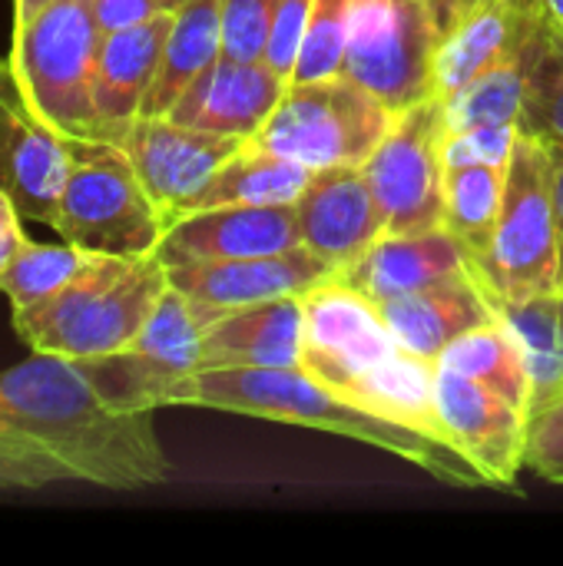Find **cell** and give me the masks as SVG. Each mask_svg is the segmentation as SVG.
Instances as JSON below:
<instances>
[{
    "label": "cell",
    "mask_w": 563,
    "mask_h": 566,
    "mask_svg": "<svg viewBox=\"0 0 563 566\" xmlns=\"http://www.w3.org/2000/svg\"><path fill=\"white\" fill-rule=\"evenodd\" d=\"M169 478L153 411L110 401L80 361L33 352L0 371V488L143 491Z\"/></svg>",
    "instance_id": "cell-1"
},
{
    "label": "cell",
    "mask_w": 563,
    "mask_h": 566,
    "mask_svg": "<svg viewBox=\"0 0 563 566\" xmlns=\"http://www.w3.org/2000/svg\"><path fill=\"white\" fill-rule=\"evenodd\" d=\"M212 408L262 421L329 431L388 451L448 488H491L488 478L448 441L382 418L329 391L302 368H199L169 395V408Z\"/></svg>",
    "instance_id": "cell-2"
},
{
    "label": "cell",
    "mask_w": 563,
    "mask_h": 566,
    "mask_svg": "<svg viewBox=\"0 0 563 566\" xmlns=\"http://www.w3.org/2000/svg\"><path fill=\"white\" fill-rule=\"evenodd\" d=\"M302 371L365 411L448 441L435 401V365L411 355L378 305L338 275L305 295Z\"/></svg>",
    "instance_id": "cell-3"
},
{
    "label": "cell",
    "mask_w": 563,
    "mask_h": 566,
    "mask_svg": "<svg viewBox=\"0 0 563 566\" xmlns=\"http://www.w3.org/2000/svg\"><path fill=\"white\" fill-rule=\"evenodd\" d=\"M169 269L153 255H100L46 302L17 312L13 328L30 352L70 361H93L123 352L146 328L163 292Z\"/></svg>",
    "instance_id": "cell-4"
},
{
    "label": "cell",
    "mask_w": 563,
    "mask_h": 566,
    "mask_svg": "<svg viewBox=\"0 0 563 566\" xmlns=\"http://www.w3.org/2000/svg\"><path fill=\"white\" fill-rule=\"evenodd\" d=\"M50 229L86 252L153 255L166 219L119 143L70 136L66 176Z\"/></svg>",
    "instance_id": "cell-5"
},
{
    "label": "cell",
    "mask_w": 563,
    "mask_h": 566,
    "mask_svg": "<svg viewBox=\"0 0 563 566\" xmlns=\"http://www.w3.org/2000/svg\"><path fill=\"white\" fill-rule=\"evenodd\" d=\"M103 33L93 0H50L13 30L10 63L33 109L63 136L100 139L93 83Z\"/></svg>",
    "instance_id": "cell-6"
},
{
    "label": "cell",
    "mask_w": 563,
    "mask_h": 566,
    "mask_svg": "<svg viewBox=\"0 0 563 566\" xmlns=\"http://www.w3.org/2000/svg\"><path fill=\"white\" fill-rule=\"evenodd\" d=\"M395 113L352 76L292 80L249 139L259 149L305 163L309 169L362 166L385 139Z\"/></svg>",
    "instance_id": "cell-7"
},
{
    "label": "cell",
    "mask_w": 563,
    "mask_h": 566,
    "mask_svg": "<svg viewBox=\"0 0 563 566\" xmlns=\"http://www.w3.org/2000/svg\"><path fill=\"white\" fill-rule=\"evenodd\" d=\"M491 295L521 298L561 292L554 156L538 136L521 133L504 176V199L488 259L478 265Z\"/></svg>",
    "instance_id": "cell-8"
},
{
    "label": "cell",
    "mask_w": 563,
    "mask_h": 566,
    "mask_svg": "<svg viewBox=\"0 0 563 566\" xmlns=\"http://www.w3.org/2000/svg\"><path fill=\"white\" fill-rule=\"evenodd\" d=\"M219 315L226 312L169 285L133 345L106 358L80 361V368L110 401L123 408H169L176 385L202 368V338Z\"/></svg>",
    "instance_id": "cell-9"
},
{
    "label": "cell",
    "mask_w": 563,
    "mask_h": 566,
    "mask_svg": "<svg viewBox=\"0 0 563 566\" xmlns=\"http://www.w3.org/2000/svg\"><path fill=\"white\" fill-rule=\"evenodd\" d=\"M438 43L428 0H358L342 73L402 113L435 96Z\"/></svg>",
    "instance_id": "cell-10"
},
{
    "label": "cell",
    "mask_w": 563,
    "mask_h": 566,
    "mask_svg": "<svg viewBox=\"0 0 563 566\" xmlns=\"http://www.w3.org/2000/svg\"><path fill=\"white\" fill-rule=\"evenodd\" d=\"M385 212L388 232H425L445 226V113L428 96L395 113L385 139L362 163Z\"/></svg>",
    "instance_id": "cell-11"
},
{
    "label": "cell",
    "mask_w": 563,
    "mask_h": 566,
    "mask_svg": "<svg viewBox=\"0 0 563 566\" xmlns=\"http://www.w3.org/2000/svg\"><path fill=\"white\" fill-rule=\"evenodd\" d=\"M246 143L239 136L183 126L169 116H139L119 139L166 226L189 212L192 199Z\"/></svg>",
    "instance_id": "cell-12"
},
{
    "label": "cell",
    "mask_w": 563,
    "mask_h": 566,
    "mask_svg": "<svg viewBox=\"0 0 563 566\" xmlns=\"http://www.w3.org/2000/svg\"><path fill=\"white\" fill-rule=\"evenodd\" d=\"M435 401L445 438L488 478L494 491H514L524 468L528 411L488 385L435 365Z\"/></svg>",
    "instance_id": "cell-13"
},
{
    "label": "cell",
    "mask_w": 563,
    "mask_h": 566,
    "mask_svg": "<svg viewBox=\"0 0 563 566\" xmlns=\"http://www.w3.org/2000/svg\"><path fill=\"white\" fill-rule=\"evenodd\" d=\"M66 139L33 109L13 63L0 56V186L27 222L53 226L66 176Z\"/></svg>",
    "instance_id": "cell-14"
},
{
    "label": "cell",
    "mask_w": 563,
    "mask_h": 566,
    "mask_svg": "<svg viewBox=\"0 0 563 566\" xmlns=\"http://www.w3.org/2000/svg\"><path fill=\"white\" fill-rule=\"evenodd\" d=\"M302 245L295 202L292 206H212L173 219L156 255L166 269L192 262H226L289 252Z\"/></svg>",
    "instance_id": "cell-15"
},
{
    "label": "cell",
    "mask_w": 563,
    "mask_h": 566,
    "mask_svg": "<svg viewBox=\"0 0 563 566\" xmlns=\"http://www.w3.org/2000/svg\"><path fill=\"white\" fill-rule=\"evenodd\" d=\"M335 275L338 269L332 262H325L305 245H295L289 252L252 255V259L173 265L169 285H176L179 292H186L202 305L232 312L259 302L305 298L312 289L332 282Z\"/></svg>",
    "instance_id": "cell-16"
},
{
    "label": "cell",
    "mask_w": 563,
    "mask_h": 566,
    "mask_svg": "<svg viewBox=\"0 0 563 566\" xmlns=\"http://www.w3.org/2000/svg\"><path fill=\"white\" fill-rule=\"evenodd\" d=\"M295 216L302 245L338 272L388 232L362 166L315 169L305 192L295 199Z\"/></svg>",
    "instance_id": "cell-17"
},
{
    "label": "cell",
    "mask_w": 563,
    "mask_h": 566,
    "mask_svg": "<svg viewBox=\"0 0 563 566\" xmlns=\"http://www.w3.org/2000/svg\"><path fill=\"white\" fill-rule=\"evenodd\" d=\"M544 17V0H475L438 43L435 96L445 99L484 70L521 60Z\"/></svg>",
    "instance_id": "cell-18"
},
{
    "label": "cell",
    "mask_w": 563,
    "mask_h": 566,
    "mask_svg": "<svg viewBox=\"0 0 563 566\" xmlns=\"http://www.w3.org/2000/svg\"><path fill=\"white\" fill-rule=\"evenodd\" d=\"M475 269L478 262L471 249L448 226H438L425 232H385L355 262H348L338 279L382 305Z\"/></svg>",
    "instance_id": "cell-19"
},
{
    "label": "cell",
    "mask_w": 563,
    "mask_h": 566,
    "mask_svg": "<svg viewBox=\"0 0 563 566\" xmlns=\"http://www.w3.org/2000/svg\"><path fill=\"white\" fill-rule=\"evenodd\" d=\"M289 80L279 76L265 60L219 56L209 63L176 99L169 119L222 136L252 139L275 113Z\"/></svg>",
    "instance_id": "cell-20"
},
{
    "label": "cell",
    "mask_w": 563,
    "mask_h": 566,
    "mask_svg": "<svg viewBox=\"0 0 563 566\" xmlns=\"http://www.w3.org/2000/svg\"><path fill=\"white\" fill-rule=\"evenodd\" d=\"M378 312L385 315L395 338L411 355L431 365H438V358L445 355L451 342L498 318V308L478 269L455 275L448 282H438L431 289H421L415 295L382 302Z\"/></svg>",
    "instance_id": "cell-21"
},
{
    "label": "cell",
    "mask_w": 563,
    "mask_h": 566,
    "mask_svg": "<svg viewBox=\"0 0 563 566\" xmlns=\"http://www.w3.org/2000/svg\"><path fill=\"white\" fill-rule=\"evenodd\" d=\"M169 27H173V10L103 36L100 60H96V83H93L100 139L119 143L126 129L139 119L143 99L159 70Z\"/></svg>",
    "instance_id": "cell-22"
},
{
    "label": "cell",
    "mask_w": 563,
    "mask_h": 566,
    "mask_svg": "<svg viewBox=\"0 0 563 566\" xmlns=\"http://www.w3.org/2000/svg\"><path fill=\"white\" fill-rule=\"evenodd\" d=\"M305 298L259 302L219 315L202 338V368H302Z\"/></svg>",
    "instance_id": "cell-23"
},
{
    "label": "cell",
    "mask_w": 563,
    "mask_h": 566,
    "mask_svg": "<svg viewBox=\"0 0 563 566\" xmlns=\"http://www.w3.org/2000/svg\"><path fill=\"white\" fill-rule=\"evenodd\" d=\"M222 56V0H186L173 10V27L159 56L156 80L139 116H169L186 86Z\"/></svg>",
    "instance_id": "cell-24"
},
{
    "label": "cell",
    "mask_w": 563,
    "mask_h": 566,
    "mask_svg": "<svg viewBox=\"0 0 563 566\" xmlns=\"http://www.w3.org/2000/svg\"><path fill=\"white\" fill-rule=\"evenodd\" d=\"M491 295V292H488ZM498 318L514 332L528 378H531V415L563 398V289L521 298L491 295Z\"/></svg>",
    "instance_id": "cell-25"
},
{
    "label": "cell",
    "mask_w": 563,
    "mask_h": 566,
    "mask_svg": "<svg viewBox=\"0 0 563 566\" xmlns=\"http://www.w3.org/2000/svg\"><path fill=\"white\" fill-rule=\"evenodd\" d=\"M312 172L315 169L299 159L246 143L192 199L189 212L212 206H292L305 192Z\"/></svg>",
    "instance_id": "cell-26"
},
{
    "label": "cell",
    "mask_w": 563,
    "mask_h": 566,
    "mask_svg": "<svg viewBox=\"0 0 563 566\" xmlns=\"http://www.w3.org/2000/svg\"><path fill=\"white\" fill-rule=\"evenodd\" d=\"M438 368L475 378V381L488 385L491 391L504 395L508 401H514L521 411L531 415L528 365H524V355H521L514 332L501 318H494L481 328H471L468 335L451 342L445 348V355L438 358Z\"/></svg>",
    "instance_id": "cell-27"
},
{
    "label": "cell",
    "mask_w": 563,
    "mask_h": 566,
    "mask_svg": "<svg viewBox=\"0 0 563 566\" xmlns=\"http://www.w3.org/2000/svg\"><path fill=\"white\" fill-rule=\"evenodd\" d=\"M508 169L445 166V226L471 249L481 265L491 252Z\"/></svg>",
    "instance_id": "cell-28"
},
{
    "label": "cell",
    "mask_w": 563,
    "mask_h": 566,
    "mask_svg": "<svg viewBox=\"0 0 563 566\" xmlns=\"http://www.w3.org/2000/svg\"><path fill=\"white\" fill-rule=\"evenodd\" d=\"M518 129L563 146V27L551 13L528 50V90Z\"/></svg>",
    "instance_id": "cell-29"
},
{
    "label": "cell",
    "mask_w": 563,
    "mask_h": 566,
    "mask_svg": "<svg viewBox=\"0 0 563 566\" xmlns=\"http://www.w3.org/2000/svg\"><path fill=\"white\" fill-rule=\"evenodd\" d=\"M524 90H528V53L521 60L484 70L481 76L468 80L461 90L445 96L441 99L445 133H458L468 126L518 123L524 106Z\"/></svg>",
    "instance_id": "cell-30"
},
{
    "label": "cell",
    "mask_w": 563,
    "mask_h": 566,
    "mask_svg": "<svg viewBox=\"0 0 563 566\" xmlns=\"http://www.w3.org/2000/svg\"><path fill=\"white\" fill-rule=\"evenodd\" d=\"M93 252L73 242H33L30 235L20 242L7 269L0 272V292L10 298V312H27L46 298H53L90 259Z\"/></svg>",
    "instance_id": "cell-31"
},
{
    "label": "cell",
    "mask_w": 563,
    "mask_h": 566,
    "mask_svg": "<svg viewBox=\"0 0 563 566\" xmlns=\"http://www.w3.org/2000/svg\"><path fill=\"white\" fill-rule=\"evenodd\" d=\"M355 10H358V0H315L312 23H309L292 80H322V76L342 73Z\"/></svg>",
    "instance_id": "cell-32"
},
{
    "label": "cell",
    "mask_w": 563,
    "mask_h": 566,
    "mask_svg": "<svg viewBox=\"0 0 563 566\" xmlns=\"http://www.w3.org/2000/svg\"><path fill=\"white\" fill-rule=\"evenodd\" d=\"M518 123L494 126H468L458 133H445V166H494L508 169L518 146Z\"/></svg>",
    "instance_id": "cell-33"
},
{
    "label": "cell",
    "mask_w": 563,
    "mask_h": 566,
    "mask_svg": "<svg viewBox=\"0 0 563 566\" xmlns=\"http://www.w3.org/2000/svg\"><path fill=\"white\" fill-rule=\"evenodd\" d=\"M279 0H222V53L262 60Z\"/></svg>",
    "instance_id": "cell-34"
},
{
    "label": "cell",
    "mask_w": 563,
    "mask_h": 566,
    "mask_svg": "<svg viewBox=\"0 0 563 566\" xmlns=\"http://www.w3.org/2000/svg\"><path fill=\"white\" fill-rule=\"evenodd\" d=\"M312 10H315V0H279L275 3V17H272V30H269L262 60L289 83H292V73H295L309 23H312Z\"/></svg>",
    "instance_id": "cell-35"
},
{
    "label": "cell",
    "mask_w": 563,
    "mask_h": 566,
    "mask_svg": "<svg viewBox=\"0 0 563 566\" xmlns=\"http://www.w3.org/2000/svg\"><path fill=\"white\" fill-rule=\"evenodd\" d=\"M524 468L551 484H563V398L528 418Z\"/></svg>",
    "instance_id": "cell-36"
},
{
    "label": "cell",
    "mask_w": 563,
    "mask_h": 566,
    "mask_svg": "<svg viewBox=\"0 0 563 566\" xmlns=\"http://www.w3.org/2000/svg\"><path fill=\"white\" fill-rule=\"evenodd\" d=\"M159 13H166V10L156 0H93V17H96V27L103 36L136 27L143 20H153Z\"/></svg>",
    "instance_id": "cell-37"
},
{
    "label": "cell",
    "mask_w": 563,
    "mask_h": 566,
    "mask_svg": "<svg viewBox=\"0 0 563 566\" xmlns=\"http://www.w3.org/2000/svg\"><path fill=\"white\" fill-rule=\"evenodd\" d=\"M23 212L20 206L13 202V196L0 186V272L7 269V262L13 259V252L20 249V242L27 239V229H23Z\"/></svg>",
    "instance_id": "cell-38"
},
{
    "label": "cell",
    "mask_w": 563,
    "mask_h": 566,
    "mask_svg": "<svg viewBox=\"0 0 563 566\" xmlns=\"http://www.w3.org/2000/svg\"><path fill=\"white\" fill-rule=\"evenodd\" d=\"M471 3H475V0H428L431 17H435V27H438V36H448L451 27L458 23V17H461Z\"/></svg>",
    "instance_id": "cell-39"
},
{
    "label": "cell",
    "mask_w": 563,
    "mask_h": 566,
    "mask_svg": "<svg viewBox=\"0 0 563 566\" xmlns=\"http://www.w3.org/2000/svg\"><path fill=\"white\" fill-rule=\"evenodd\" d=\"M551 156H554V209H557V265H561L563 289V146H551Z\"/></svg>",
    "instance_id": "cell-40"
},
{
    "label": "cell",
    "mask_w": 563,
    "mask_h": 566,
    "mask_svg": "<svg viewBox=\"0 0 563 566\" xmlns=\"http://www.w3.org/2000/svg\"><path fill=\"white\" fill-rule=\"evenodd\" d=\"M50 0H13V30L23 27L27 20H33Z\"/></svg>",
    "instance_id": "cell-41"
},
{
    "label": "cell",
    "mask_w": 563,
    "mask_h": 566,
    "mask_svg": "<svg viewBox=\"0 0 563 566\" xmlns=\"http://www.w3.org/2000/svg\"><path fill=\"white\" fill-rule=\"evenodd\" d=\"M544 10L563 27V0H544Z\"/></svg>",
    "instance_id": "cell-42"
},
{
    "label": "cell",
    "mask_w": 563,
    "mask_h": 566,
    "mask_svg": "<svg viewBox=\"0 0 563 566\" xmlns=\"http://www.w3.org/2000/svg\"><path fill=\"white\" fill-rule=\"evenodd\" d=\"M156 3H159L163 10H179V7H183L186 0H156Z\"/></svg>",
    "instance_id": "cell-43"
}]
</instances>
